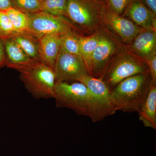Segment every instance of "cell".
I'll return each instance as SVG.
<instances>
[{"label": "cell", "instance_id": "obj_1", "mask_svg": "<svg viewBox=\"0 0 156 156\" xmlns=\"http://www.w3.org/2000/svg\"><path fill=\"white\" fill-rule=\"evenodd\" d=\"M151 83L149 69L123 80L111 90L110 99L115 112H138Z\"/></svg>", "mask_w": 156, "mask_h": 156}, {"label": "cell", "instance_id": "obj_2", "mask_svg": "<svg viewBox=\"0 0 156 156\" xmlns=\"http://www.w3.org/2000/svg\"><path fill=\"white\" fill-rule=\"evenodd\" d=\"M21 80L36 99L54 98L56 76L54 70L42 62H35L18 69Z\"/></svg>", "mask_w": 156, "mask_h": 156}, {"label": "cell", "instance_id": "obj_3", "mask_svg": "<svg viewBox=\"0 0 156 156\" xmlns=\"http://www.w3.org/2000/svg\"><path fill=\"white\" fill-rule=\"evenodd\" d=\"M54 98L56 108L70 109L78 115L89 117L91 95L83 83L56 82Z\"/></svg>", "mask_w": 156, "mask_h": 156}, {"label": "cell", "instance_id": "obj_4", "mask_svg": "<svg viewBox=\"0 0 156 156\" xmlns=\"http://www.w3.org/2000/svg\"><path fill=\"white\" fill-rule=\"evenodd\" d=\"M80 82L86 85L91 94L89 118L92 122L101 121L115 113L110 99L111 89L102 79L88 75Z\"/></svg>", "mask_w": 156, "mask_h": 156}, {"label": "cell", "instance_id": "obj_5", "mask_svg": "<svg viewBox=\"0 0 156 156\" xmlns=\"http://www.w3.org/2000/svg\"><path fill=\"white\" fill-rule=\"evenodd\" d=\"M104 5L96 0H67L65 17L81 28L92 29L101 20Z\"/></svg>", "mask_w": 156, "mask_h": 156}, {"label": "cell", "instance_id": "obj_6", "mask_svg": "<svg viewBox=\"0 0 156 156\" xmlns=\"http://www.w3.org/2000/svg\"><path fill=\"white\" fill-rule=\"evenodd\" d=\"M27 15L29 19L28 34L37 39L47 35H62L72 32L70 24L64 17L42 11Z\"/></svg>", "mask_w": 156, "mask_h": 156}, {"label": "cell", "instance_id": "obj_7", "mask_svg": "<svg viewBox=\"0 0 156 156\" xmlns=\"http://www.w3.org/2000/svg\"><path fill=\"white\" fill-rule=\"evenodd\" d=\"M148 69L147 64L144 60L125 55L109 68L101 79L110 88V87H115L127 78L144 72Z\"/></svg>", "mask_w": 156, "mask_h": 156}, {"label": "cell", "instance_id": "obj_8", "mask_svg": "<svg viewBox=\"0 0 156 156\" xmlns=\"http://www.w3.org/2000/svg\"><path fill=\"white\" fill-rule=\"evenodd\" d=\"M56 82H80L89 75L81 56L60 51L54 68Z\"/></svg>", "mask_w": 156, "mask_h": 156}, {"label": "cell", "instance_id": "obj_9", "mask_svg": "<svg viewBox=\"0 0 156 156\" xmlns=\"http://www.w3.org/2000/svg\"><path fill=\"white\" fill-rule=\"evenodd\" d=\"M101 20L126 43L132 42L144 30L128 18L110 11L105 5H104L102 9Z\"/></svg>", "mask_w": 156, "mask_h": 156}, {"label": "cell", "instance_id": "obj_10", "mask_svg": "<svg viewBox=\"0 0 156 156\" xmlns=\"http://www.w3.org/2000/svg\"><path fill=\"white\" fill-rule=\"evenodd\" d=\"M116 46L110 38L105 34H99L92 61L91 76L102 79L108 69V62L114 53Z\"/></svg>", "mask_w": 156, "mask_h": 156}, {"label": "cell", "instance_id": "obj_11", "mask_svg": "<svg viewBox=\"0 0 156 156\" xmlns=\"http://www.w3.org/2000/svg\"><path fill=\"white\" fill-rule=\"evenodd\" d=\"M123 14L140 28L156 31V16L140 0H130Z\"/></svg>", "mask_w": 156, "mask_h": 156}, {"label": "cell", "instance_id": "obj_12", "mask_svg": "<svg viewBox=\"0 0 156 156\" xmlns=\"http://www.w3.org/2000/svg\"><path fill=\"white\" fill-rule=\"evenodd\" d=\"M39 40L40 62L54 70L56 59L60 52L61 35H47Z\"/></svg>", "mask_w": 156, "mask_h": 156}, {"label": "cell", "instance_id": "obj_13", "mask_svg": "<svg viewBox=\"0 0 156 156\" xmlns=\"http://www.w3.org/2000/svg\"><path fill=\"white\" fill-rule=\"evenodd\" d=\"M132 48L137 56L145 62L156 54V31L152 28L144 30L133 40Z\"/></svg>", "mask_w": 156, "mask_h": 156}, {"label": "cell", "instance_id": "obj_14", "mask_svg": "<svg viewBox=\"0 0 156 156\" xmlns=\"http://www.w3.org/2000/svg\"><path fill=\"white\" fill-rule=\"evenodd\" d=\"M6 53V66L16 70L35 62L30 58L11 37L3 39Z\"/></svg>", "mask_w": 156, "mask_h": 156}, {"label": "cell", "instance_id": "obj_15", "mask_svg": "<svg viewBox=\"0 0 156 156\" xmlns=\"http://www.w3.org/2000/svg\"><path fill=\"white\" fill-rule=\"evenodd\" d=\"M156 84L151 83L143 104L137 112L144 126L156 129Z\"/></svg>", "mask_w": 156, "mask_h": 156}, {"label": "cell", "instance_id": "obj_16", "mask_svg": "<svg viewBox=\"0 0 156 156\" xmlns=\"http://www.w3.org/2000/svg\"><path fill=\"white\" fill-rule=\"evenodd\" d=\"M10 37L31 59L35 62H40L39 39L26 33H17Z\"/></svg>", "mask_w": 156, "mask_h": 156}, {"label": "cell", "instance_id": "obj_17", "mask_svg": "<svg viewBox=\"0 0 156 156\" xmlns=\"http://www.w3.org/2000/svg\"><path fill=\"white\" fill-rule=\"evenodd\" d=\"M99 36V34L89 37L79 36L80 53L90 76L92 73V56L98 44Z\"/></svg>", "mask_w": 156, "mask_h": 156}, {"label": "cell", "instance_id": "obj_18", "mask_svg": "<svg viewBox=\"0 0 156 156\" xmlns=\"http://www.w3.org/2000/svg\"><path fill=\"white\" fill-rule=\"evenodd\" d=\"M5 11L17 33L28 34L29 19L27 14L13 8Z\"/></svg>", "mask_w": 156, "mask_h": 156}, {"label": "cell", "instance_id": "obj_19", "mask_svg": "<svg viewBox=\"0 0 156 156\" xmlns=\"http://www.w3.org/2000/svg\"><path fill=\"white\" fill-rule=\"evenodd\" d=\"M67 0H41L42 11L58 17H64Z\"/></svg>", "mask_w": 156, "mask_h": 156}, {"label": "cell", "instance_id": "obj_20", "mask_svg": "<svg viewBox=\"0 0 156 156\" xmlns=\"http://www.w3.org/2000/svg\"><path fill=\"white\" fill-rule=\"evenodd\" d=\"M79 38L73 31L62 35L60 51L81 56Z\"/></svg>", "mask_w": 156, "mask_h": 156}, {"label": "cell", "instance_id": "obj_21", "mask_svg": "<svg viewBox=\"0 0 156 156\" xmlns=\"http://www.w3.org/2000/svg\"><path fill=\"white\" fill-rule=\"evenodd\" d=\"M12 8L27 14L41 11V0H11Z\"/></svg>", "mask_w": 156, "mask_h": 156}, {"label": "cell", "instance_id": "obj_22", "mask_svg": "<svg viewBox=\"0 0 156 156\" xmlns=\"http://www.w3.org/2000/svg\"><path fill=\"white\" fill-rule=\"evenodd\" d=\"M17 33L5 12L0 11V37H9Z\"/></svg>", "mask_w": 156, "mask_h": 156}, {"label": "cell", "instance_id": "obj_23", "mask_svg": "<svg viewBox=\"0 0 156 156\" xmlns=\"http://www.w3.org/2000/svg\"><path fill=\"white\" fill-rule=\"evenodd\" d=\"M130 0H106L105 5L115 14L122 15L124 14Z\"/></svg>", "mask_w": 156, "mask_h": 156}, {"label": "cell", "instance_id": "obj_24", "mask_svg": "<svg viewBox=\"0 0 156 156\" xmlns=\"http://www.w3.org/2000/svg\"><path fill=\"white\" fill-rule=\"evenodd\" d=\"M147 64L152 83L156 84V54L146 61Z\"/></svg>", "mask_w": 156, "mask_h": 156}, {"label": "cell", "instance_id": "obj_25", "mask_svg": "<svg viewBox=\"0 0 156 156\" xmlns=\"http://www.w3.org/2000/svg\"><path fill=\"white\" fill-rule=\"evenodd\" d=\"M6 66V53L3 39L0 37V68Z\"/></svg>", "mask_w": 156, "mask_h": 156}, {"label": "cell", "instance_id": "obj_26", "mask_svg": "<svg viewBox=\"0 0 156 156\" xmlns=\"http://www.w3.org/2000/svg\"><path fill=\"white\" fill-rule=\"evenodd\" d=\"M140 1L156 16V0H140Z\"/></svg>", "mask_w": 156, "mask_h": 156}, {"label": "cell", "instance_id": "obj_27", "mask_svg": "<svg viewBox=\"0 0 156 156\" xmlns=\"http://www.w3.org/2000/svg\"><path fill=\"white\" fill-rule=\"evenodd\" d=\"M12 8L11 0H0V11H5Z\"/></svg>", "mask_w": 156, "mask_h": 156}, {"label": "cell", "instance_id": "obj_28", "mask_svg": "<svg viewBox=\"0 0 156 156\" xmlns=\"http://www.w3.org/2000/svg\"><path fill=\"white\" fill-rule=\"evenodd\" d=\"M96 1H98V2H99L101 3V4H104V5H105V1H106V0H96Z\"/></svg>", "mask_w": 156, "mask_h": 156}]
</instances>
